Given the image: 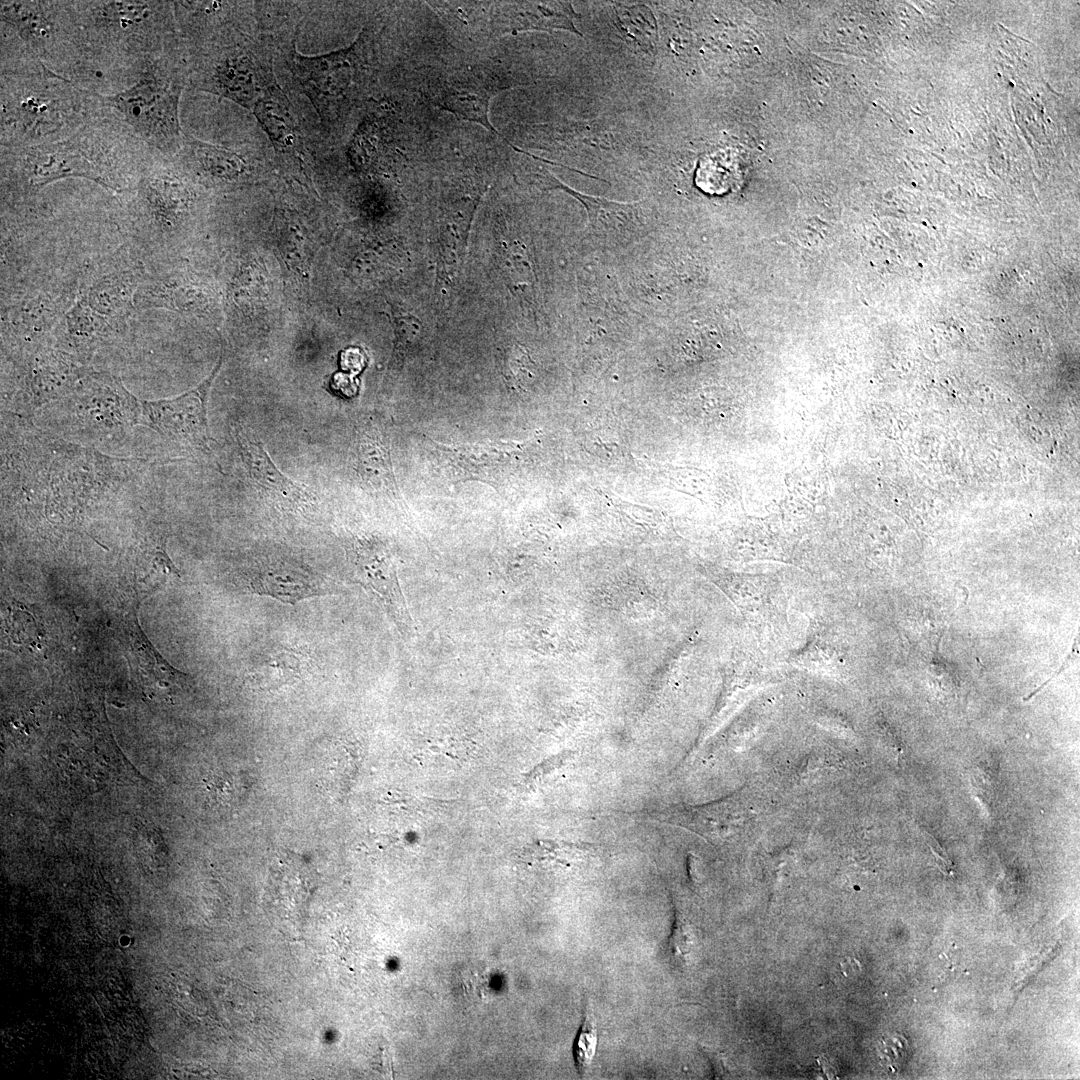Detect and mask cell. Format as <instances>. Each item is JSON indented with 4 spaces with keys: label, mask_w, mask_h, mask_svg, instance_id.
Masks as SVG:
<instances>
[{
    "label": "cell",
    "mask_w": 1080,
    "mask_h": 1080,
    "mask_svg": "<svg viewBox=\"0 0 1080 1080\" xmlns=\"http://www.w3.org/2000/svg\"><path fill=\"white\" fill-rule=\"evenodd\" d=\"M155 154L117 113L106 108L64 139L1 147L2 200L27 199L46 185L70 177L127 194Z\"/></svg>",
    "instance_id": "1"
},
{
    "label": "cell",
    "mask_w": 1080,
    "mask_h": 1080,
    "mask_svg": "<svg viewBox=\"0 0 1080 1080\" xmlns=\"http://www.w3.org/2000/svg\"><path fill=\"white\" fill-rule=\"evenodd\" d=\"M0 75V147L64 139L107 108L101 93L44 65Z\"/></svg>",
    "instance_id": "2"
},
{
    "label": "cell",
    "mask_w": 1080,
    "mask_h": 1080,
    "mask_svg": "<svg viewBox=\"0 0 1080 1080\" xmlns=\"http://www.w3.org/2000/svg\"><path fill=\"white\" fill-rule=\"evenodd\" d=\"M83 43L84 73L124 70L134 83L145 67L180 41L174 2L74 1Z\"/></svg>",
    "instance_id": "3"
},
{
    "label": "cell",
    "mask_w": 1080,
    "mask_h": 1080,
    "mask_svg": "<svg viewBox=\"0 0 1080 1080\" xmlns=\"http://www.w3.org/2000/svg\"><path fill=\"white\" fill-rule=\"evenodd\" d=\"M1 72L44 65L73 81L85 55L74 1L2 0Z\"/></svg>",
    "instance_id": "4"
},
{
    "label": "cell",
    "mask_w": 1080,
    "mask_h": 1080,
    "mask_svg": "<svg viewBox=\"0 0 1080 1080\" xmlns=\"http://www.w3.org/2000/svg\"><path fill=\"white\" fill-rule=\"evenodd\" d=\"M181 41L151 61L137 81L114 94H102L104 105L117 113L153 152L174 158L184 134L179 101L189 81Z\"/></svg>",
    "instance_id": "5"
},
{
    "label": "cell",
    "mask_w": 1080,
    "mask_h": 1080,
    "mask_svg": "<svg viewBox=\"0 0 1080 1080\" xmlns=\"http://www.w3.org/2000/svg\"><path fill=\"white\" fill-rule=\"evenodd\" d=\"M184 38L189 43V81L196 89L253 109L276 84L268 63L250 48L231 41L227 32L204 28Z\"/></svg>",
    "instance_id": "6"
},
{
    "label": "cell",
    "mask_w": 1080,
    "mask_h": 1080,
    "mask_svg": "<svg viewBox=\"0 0 1080 1080\" xmlns=\"http://www.w3.org/2000/svg\"><path fill=\"white\" fill-rule=\"evenodd\" d=\"M185 171L173 159L155 154L134 189L126 195L133 226L157 243L189 216L194 200Z\"/></svg>",
    "instance_id": "7"
},
{
    "label": "cell",
    "mask_w": 1080,
    "mask_h": 1080,
    "mask_svg": "<svg viewBox=\"0 0 1080 1080\" xmlns=\"http://www.w3.org/2000/svg\"><path fill=\"white\" fill-rule=\"evenodd\" d=\"M536 178L547 189L562 190L583 205L587 213L583 244L592 249L625 248L639 242L655 228V211L647 200L619 202L587 195L562 183L545 168L536 173Z\"/></svg>",
    "instance_id": "8"
},
{
    "label": "cell",
    "mask_w": 1080,
    "mask_h": 1080,
    "mask_svg": "<svg viewBox=\"0 0 1080 1080\" xmlns=\"http://www.w3.org/2000/svg\"><path fill=\"white\" fill-rule=\"evenodd\" d=\"M64 398L81 429L92 437L109 438L141 423V400L109 373L90 369Z\"/></svg>",
    "instance_id": "9"
},
{
    "label": "cell",
    "mask_w": 1080,
    "mask_h": 1080,
    "mask_svg": "<svg viewBox=\"0 0 1080 1080\" xmlns=\"http://www.w3.org/2000/svg\"><path fill=\"white\" fill-rule=\"evenodd\" d=\"M222 359L221 355L214 370L197 387L170 399L141 400V423L181 446L207 450L210 441L208 398Z\"/></svg>",
    "instance_id": "10"
},
{
    "label": "cell",
    "mask_w": 1080,
    "mask_h": 1080,
    "mask_svg": "<svg viewBox=\"0 0 1080 1080\" xmlns=\"http://www.w3.org/2000/svg\"><path fill=\"white\" fill-rule=\"evenodd\" d=\"M361 40L350 47L317 56L291 54V67L320 117L331 118L349 96L360 68Z\"/></svg>",
    "instance_id": "11"
},
{
    "label": "cell",
    "mask_w": 1080,
    "mask_h": 1080,
    "mask_svg": "<svg viewBox=\"0 0 1080 1080\" xmlns=\"http://www.w3.org/2000/svg\"><path fill=\"white\" fill-rule=\"evenodd\" d=\"M19 395L29 408L62 399L90 370L54 345L16 352Z\"/></svg>",
    "instance_id": "12"
},
{
    "label": "cell",
    "mask_w": 1080,
    "mask_h": 1080,
    "mask_svg": "<svg viewBox=\"0 0 1080 1080\" xmlns=\"http://www.w3.org/2000/svg\"><path fill=\"white\" fill-rule=\"evenodd\" d=\"M75 295V285H68L23 297L6 309L3 335L16 347V352L45 345L43 341L53 334L61 317L75 303Z\"/></svg>",
    "instance_id": "13"
},
{
    "label": "cell",
    "mask_w": 1080,
    "mask_h": 1080,
    "mask_svg": "<svg viewBox=\"0 0 1080 1080\" xmlns=\"http://www.w3.org/2000/svg\"><path fill=\"white\" fill-rule=\"evenodd\" d=\"M234 433L248 475L261 495L291 513L302 514L315 507L316 497L276 467L262 442L248 428L237 424Z\"/></svg>",
    "instance_id": "14"
},
{
    "label": "cell",
    "mask_w": 1080,
    "mask_h": 1080,
    "mask_svg": "<svg viewBox=\"0 0 1080 1080\" xmlns=\"http://www.w3.org/2000/svg\"><path fill=\"white\" fill-rule=\"evenodd\" d=\"M435 466L448 483L477 480L496 487L517 446L510 443L442 444L429 441Z\"/></svg>",
    "instance_id": "15"
},
{
    "label": "cell",
    "mask_w": 1080,
    "mask_h": 1080,
    "mask_svg": "<svg viewBox=\"0 0 1080 1080\" xmlns=\"http://www.w3.org/2000/svg\"><path fill=\"white\" fill-rule=\"evenodd\" d=\"M435 105L459 118L481 125L505 141L489 120V106L497 92L494 79L477 69L449 76L431 90Z\"/></svg>",
    "instance_id": "16"
},
{
    "label": "cell",
    "mask_w": 1080,
    "mask_h": 1080,
    "mask_svg": "<svg viewBox=\"0 0 1080 1080\" xmlns=\"http://www.w3.org/2000/svg\"><path fill=\"white\" fill-rule=\"evenodd\" d=\"M245 587L252 593L295 604L303 599L325 595L326 580L300 564L284 560L255 565L244 576Z\"/></svg>",
    "instance_id": "17"
},
{
    "label": "cell",
    "mask_w": 1080,
    "mask_h": 1080,
    "mask_svg": "<svg viewBox=\"0 0 1080 1080\" xmlns=\"http://www.w3.org/2000/svg\"><path fill=\"white\" fill-rule=\"evenodd\" d=\"M578 14L568 1H516L495 3L490 27L499 34L566 30L582 37L575 26Z\"/></svg>",
    "instance_id": "18"
},
{
    "label": "cell",
    "mask_w": 1080,
    "mask_h": 1080,
    "mask_svg": "<svg viewBox=\"0 0 1080 1080\" xmlns=\"http://www.w3.org/2000/svg\"><path fill=\"white\" fill-rule=\"evenodd\" d=\"M147 275L141 264L119 265L95 277L80 293L79 299L98 314L123 326L135 309V293Z\"/></svg>",
    "instance_id": "19"
},
{
    "label": "cell",
    "mask_w": 1080,
    "mask_h": 1080,
    "mask_svg": "<svg viewBox=\"0 0 1080 1080\" xmlns=\"http://www.w3.org/2000/svg\"><path fill=\"white\" fill-rule=\"evenodd\" d=\"M122 326L98 314L81 299L61 317L54 329V346L81 363L120 331Z\"/></svg>",
    "instance_id": "20"
},
{
    "label": "cell",
    "mask_w": 1080,
    "mask_h": 1080,
    "mask_svg": "<svg viewBox=\"0 0 1080 1080\" xmlns=\"http://www.w3.org/2000/svg\"><path fill=\"white\" fill-rule=\"evenodd\" d=\"M173 159L186 172L194 173L210 184L233 181L247 168L243 155L185 134L183 146Z\"/></svg>",
    "instance_id": "21"
},
{
    "label": "cell",
    "mask_w": 1080,
    "mask_h": 1080,
    "mask_svg": "<svg viewBox=\"0 0 1080 1080\" xmlns=\"http://www.w3.org/2000/svg\"><path fill=\"white\" fill-rule=\"evenodd\" d=\"M252 111L278 153L292 157L301 154V136L293 109L278 85L269 88Z\"/></svg>",
    "instance_id": "22"
},
{
    "label": "cell",
    "mask_w": 1080,
    "mask_h": 1080,
    "mask_svg": "<svg viewBox=\"0 0 1080 1080\" xmlns=\"http://www.w3.org/2000/svg\"><path fill=\"white\" fill-rule=\"evenodd\" d=\"M357 472L364 484L376 492L396 495L387 437L378 427L368 425L357 433Z\"/></svg>",
    "instance_id": "23"
},
{
    "label": "cell",
    "mask_w": 1080,
    "mask_h": 1080,
    "mask_svg": "<svg viewBox=\"0 0 1080 1080\" xmlns=\"http://www.w3.org/2000/svg\"><path fill=\"white\" fill-rule=\"evenodd\" d=\"M352 553L360 581L375 591L386 605L398 610L400 600L395 573L383 548L376 543L358 541Z\"/></svg>",
    "instance_id": "24"
},
{
    "label": "cell",
    "mask_w": 1080,
    "mask_h": 1080,
    "mask_svg": "<svg viewBox=\"0 0 1080 1080\" xmlns=\"http://www.w3.org/2000/svg\"><path fill=\"white\" fill-rule=\"evenodd\" d=\"M307 666V658L301 652L281 649L257 664L250 673V679L259 688L278 689L299 681Z\"/></svg>",
    "instance_id": "25"
},
{
    "label": "cell",
    "mask_w": 1080,
    "mask_h": 1080,
    "mask_svg": "<svg viewBox=\"0 0 1080 1080\" xmlns=\"http://www.w3.org/2000/svg\"><path fill=\"white\" fill-rule=\"evenodd\" d=\"M597 1028L588 1003L583 1008V1019L573 1044V1055L578 1072L586 1073L597 1048Z\"/></svg>",
    "instance_id": "26"
},
{
    "label": "cell",
    "mask_w": 1080,
    "mask_h": 1080,
    "mask_svg": "<svg viewBox=\"0 0 1080 1080\" xmlns=\"http://www.w3.org/2000/svg\"><path fill=\"white\" fill-rule=\"evenodd\" d=\"M394 326L396 332L395 351L398 356L415 346L423 330V323L415 316L401 309H394Z\"/></svg>",
    "instance_id": "27"
},
{
    "label": "cell",
    "mask_w": 1080,
    "mask_h": 1080,
    "mask_svg": "<svg viewBox=\"0 0 1080 1080\" xmlns=\"http://www.w3.org/2000/svg\"><path fill=\"white\" fill-rule=\"evenodd\" d=\"M690 933L681 915L675 911L674 923L667 942V952L674 962H681L690 951Z\"/></svg>",
    "instance_id": "28"
},
{
    "label": "cell",
    "mask_w": 1080,
    "mask_h": 1080,
    "mask_svg": "<svg viewBox=\"0 0 1080 1080\" xmlns=\"http://www.w3.org/2000/svg\"><path fill=\"white\" fill-rule=\"evenodd\" d=\"M906 1050L907 1041L901 1035H888L883 1037L880 1043V1059L883 1064L890 1068H899Z\"/></svg>",
    "instance_id": "29"
},
{
    "label": "cell",
    "mask_w": 1080,
    "mask_h": 1080,
    "mask_svg": "<svg viewBox=\"0 0 1080 1080\" xmlns=\"http://www.w3.org/2000/svg\"><path fill=\"white\" fill-rule=\"evenodd\" d=\"M923 836H925V838L927 840V843H928L929 847L931 848L932 852L934 853L936 859L938 860V863H939L941 869L945 873H949L950 868H951V863H950L949 858L947 857V855L944 853L943 849L941 848V846L938 844V842L935 840V838L933 836H931L929 833L923 831Z\"/></svg>",
    "instance_id": "30"
}]
</instances>
